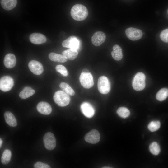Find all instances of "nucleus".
I'll use <instances>...</instances> for the list:
<instances>
[{"label":"nucleus","mask_w":168,"mask_h":168,"mask_svg":"<svg viewBox=\"0 0 168 168\" xmlns=\"http://www.w3.org/2000/svg\"><path fill=\"white\" fill-rule=\"evenodd\" d=\"M70 13L73 19L77 21H82L86 18L88 12L85 6L81 4H77L72 7Z\"/></svg>","instance_id":"nucleus-1"},{"label":"nucleus","mask_w":168,"mask_h":168,"mask_svg":"<svg viewBox=\"0 0 168 168\" xmlns=\"http://www.w3.org/2000/svg\"><path fill=\"white\" fill-rule=\"evenodd\" d=\"M53 99L54 102L60 107L67 105L70 101V98L69 95L61 90L57 91L55 93Z\"/></svg>","instance_id":"nucleus-2"},{"label":"nucleus","mask_w":168,"mask_h":168,"mask_svg":"<svg viewBox=\"0 0 168 168\" xmlns=\"http://www.w3.org/2000/svg\"><path fill=\"white\" fill-rule=\"evenodd\" d=\"M146 76L142 72L137 73L134 77L132 81V86L134 90L141 91L145 87Z\"/></svg>","instance_id":"nucleus-3"},{"label":"nucleus","mask_w":168,"mask_h":168,"mask_svg":"<svg viewBox=\"0 0 168 168\" xmlns=\"http://www.w3.org/2000/svg\"><path fill=\"white\" fill-rule=\"evenodd\" d=\"M97 86L99 91L102 94H107L110 91V82L108 78L105 76H102L99 78Z\"/></svg>","instance_id":"nucleus-4"},{"label":"nucleus","mask_w":168,"mask_h":168,"mask_svg":"<svg viewBox=\"0 0 168 168\" xmlns=\"http://www.w3.org/2000/svg\"><path fill=\"white\" fill-rule=\"evenodd\" d=\"M79 81L81 85L85 88H91L94 84L93 77L90 72H82L79 77Z\"/></svg>","instance_id":"nucleus-5"},{"label":"nucleus","mask_w":168,"mask_h":168,"mask_svg":"<svg viewBox=\"0 0 168 168\" xmlns=\"http://www.w3.org/2000/svg\"><path fill=\"white\" fill-rule=\"evenodd\" d=\"M81 43L76 37L72 36L63 40L62 44L63 47L78 50L80 48Z\"/></svg>","instance_id":"nucleus-6"},{"label":"nucleus","mask_w":168,"mask_h":168,"mask_svg":"<svg viewBox=\"0 0 168 168\" xmlns=\"http://www.w3.org/2000/svg\"><path fill=\"white\" fill-rule=\"evenodd\" d=\"M43 142L45 148L47 150H52L56 147V139L54 134L51 132H47L44 134Z\"/></svg>","instance_id":"nucleus-7"},{"label":"nucleus","mask_w":168,"mask_h":168,"mask_svg":"<svg viewBox=\"0 0 168 168\" xmlns=\"http://www.w3.org/2000/svg\"><path fill=\"white\" fill-rule=\"evenodd\" d=\"M14 84V81L10 76H6L0 79V89L3 91H8L12 88Z\"/></svg>","instance_id":"nucleus-8"},{"label":"nucleus","mask_w":168,"mask_h":168,"mask_svg":"<svg viewBox=\"0 0 168 168\" xmlns=\"http://www.w3.org/2000/svg\"><path fill=\"white\" fill-rule=\"evenodd\" d=\"M125 33L128 39L134 41L140 39L142 35V32L141 30L133 27L127 29Z\"/></svg>","instance_id":"nucleus-9"},{"label":"nucleus","mask_w":168,"mask_h":168,"mask_svg":"<svg viewBox=\"0 0 168 168\" xmlns=\"http://www.w3.org/2000/svg\"><path fill=\"white\" fill-rule=\"evenodd\" d=\"M84 139L85 141L89 143L96 144L100 140V134L97 130L93 129L86 134Z\"/></svg>","instance_id":"nucleus-10"},{"label":"nucleus","mask_w":168,"mask_h":168,"mask_svg":"<svg viewBox=\"0 0 168 168\" xmlns=\"http://www.w3.org/2000/svg\"><path fill=\"white\" fill-rule=\"evenodd\" d=\"M82 113L86 117L91 118L94 115L95 111L93 106L89 103L84 102L80 106Z\"/></svg>","instance_id":"nucleus-11"},{"label":"nucleus","mask_w":168,"mask_h":168,"mask_svg":"<svg viewBox=\"0 0 168 168\" xmlns=\"http://www.w3.org/2000/svg\"><path fill=\"white\" fill-rule=\"evenodd\" d=\"M28 67L31 72L36 75L41 74L44 71L42 65L40 62L35 60L30 61L29 63Z\"/></svg>","instance_id":"nucleus-12"},{"label":"nucleus","mask_w":168,"mask_h":168,"mask_svg":"<svg viewBox=\"0 0 168 168\" xmlns=\"http://www.w3.org/2000/svg\"><path fill=\"white\" fill-rule=\"evenodd\" d=\"M106 39L105 34L103 32H95L91 37V42L93 45L98 46L104 42Z\"/></svg>","instance_id":"nucleus-13"},{"label":"nucleus","mask_w":168,"mask_h":168,"mask_svg":"<svg viewBox=\"0 0 168 168\" xmlns=\"http://www.w3.org/2000/svg\"><path fill=\"white\" fill-rule=\"evenodd\" d=\"M36 108L39 113L44 115H49L52 111L50 105L48 103L44 101L40 102L37 105Z\"/></svg>","instance_id":"nucleus-14"},{"label":"nucleus","mask_w":168,"mask_h":168,"mask_svg":"<svg viewBox=\"0 0 168 168\" xmlns=\"http://www.w3.org/2000/svg\"><path fill=\"white\" fill-rule=\"evenodd\" d=\"M16 63L15 56L11 53L6 54L4 57L3 63L4 66L7 68H12L16 65Z\"/></svg>","instance_id":"nucleus-15"},{"label":"nucleus","mask_w":168,"mask_h":168,"mask_svg":"<svg viewBox=\"0 0 168 168\" xmlns=\"http://www.w3.org/2000/svg\"><path fill=\"white\" fill-rule=\"evenodd\" d=\"M29 39L31 43L37 44L44 43L46 41L45 36L40 33H34L31 34L30 36Z\"/></svg>","instance_id":"nucleus-16"},{"label":"nucleus","mask_w":168,"mask_h":168,"mask_svg":"<svg viewBox=\"0 0 168 168\" xmlns=\"http://www.w3.org/2000/svg\"><path fill=\"white\" fill-rule=\"evenodd\" d=\"M4 117L6 123L10 126L14 127L17 125L16 119L11 112L9 111L5 112Z\"/></svg>","instance_id":"nucleus-17"},{"label":"nucleus","mask_w":168,"mask_h":168,"mask_svg":"<svg viewBox=\"0 0 168 168\" xmlns=\"http://www.w3.org/2000/svg\"><path fill=\"white\" fill-rule=\"evenodd\" d=\"M113 58L115 60L119 61L123 58V54L121 48L118 45L116 44L113 47V51L111 52Z\"/></svg>","instance_id":"nucleus-18"},{"label":"nucleus","mask_w":168,"mask_h":168,"mask_svg":"<svg viewBox=\"0 0 168 168\" xmlns=\"http://www.w3.org/2000/svg\"><path fill=\"white\" fill-rule=\"evenodd\" d=\"M1 4L2 8L7 10L14 8L17 3V0H1Z\"/></svg>","instance_id":"nucleus-19"},{"label":"nucleus","mask_w":168,"mask_h":168,"mask_svg":"<svg viewBox=\"0 0 168 168\" xmlns=\"http://www.w3.org/2000/svg\"><path fill=\"white\" fill-rule=\"evenodd\" d=\"M35 93L34 90L30 87L26 86L20 92L19 96L22 99H26L32 96Z\"/></svg>","instance_id":"nucleus-20"},{"label":"nucleus","mask_w":168,"mask_h":168,"mask_svg":"<svg viewBox=\"0 0 168 168\" xmlns=\"http://www.w3.org/2000/svg\"><path fill=\"white\" fill-rule=\"evenodd\" d=\"M49 57L51 60L58 62L64 63L66 62L68 60L67 58L64 55L53 52L49 54Z\"/></svg>","instance_id":"nucleus-21"},{"label":"nucleus","mask_w":168,"mask_h":168,"mask_svg":"<svg viewBox=\"0 0 168 168\" xmlns=\"http://www.w3.org/2000/svg\"><path fill=\"white\" fill-rule=\"evenodd\" d=\"M62 54L69 60H73L76 58L78 54L77 50L70 49L63 51Z\"/></svg>","instance_id":"nucleus-22"},{"label":"nucleus","mask_w":168,"mask_h":168,"mask_svg":"<svg viewBox=\"0 0 168 168\" xmlns=\"http://www.w3.org/2000/svg\"><path fill=\"white\" fill-rule=\"evenodd\" d=\"M168 96V89L164 88L161 89L157 93L156 98L159 101L165 100Z\"/></svg>","instance_id":"nucleus-23"},{"label":"nucleus","mask_w":168,"mask_h":168,"mask_svg":"<svg viewBox=\"0 0 168 168\" xmlns=\"http://www.w3.org/2000/svg\"><path fill=\"white\" fill-rule=\"evenodd\" d=\"M12 156L11 151L8 149H6L3 152L1 158V161L2 164H7L10 161Z\"/></svg>","instance_id":"nucleus-24"},{"label":"nucleus","mask_w":168,"mask_h":168,"mask_svg":"<svg viewBox=\"0 0 168 168\" xmlns=\"http://www.w3.org/2000/svg\"><path fill=\"white\" fill-rule=\"evenodd\" d=\"M59 87L62 91L68 95L73 96L75 94L74 90L67 83L62 82L59 85Z\"/></svg>","instance_id":"nucleus-25"},{"label":"nucleus","mask_w":168,"mask_h":168,"mask_svg":"<svg viewBox=\"0 0 168 168\" xmlns=\"http://www.w3.org/2000/svg\"><path fill=\"white\" fill-rule=\"evenodd\" d=\"M117 113L121 117L125 118L128 117L130 114L129 110L125 107H120L117 110Z\"/></svg>","instance_id":"nucleus-26"},{"label":"nucleus","mask_w":168,"mask_h":168,"mask_svg":"<svg viewBox=\"0 0 168 168\" xmlns=\"http://www.w3.org/2000/svg\"><path fill=\"white\" fill-rule=\"evenodd\" d=\"M149 150L153 154L156 155H158L160 151V148L159 144L156 142H153L149 146Z\"/></svg>","instance_id":"nucleus-27"},{"label":"nucleus","mask_w":168,"mask_h":168,"mask_svg":"<svg viewBox=\"0 0 168 168\" xmlns=\"http://www.w3.org/2000/svg\"><path fill=\"white\" fill-rule=\"evenodd\" d=\"M161 123L159 121L151 122L148 125V129L151 132H154L158 129L160 127Z\"/></svg>","instance_id":"nucleus-28"},{"label":"nucleus","mask_w":168,"mask_h":168,"mask_svg":"<svg viewBox=\"0 0 168 168\" xmlns=\"http://www.w3.org/2000/svg\"><path fill=\"white\" fill-rule=\"evenodd\" d=\"M56 70L58 72L64 76H67L68 75V72L66 68L61 65H58L55 67Z\"/></svg>","instance_id":"nucleus-29"},{"label":"nucleus","mask_w":168,"mask_h":168,"mask_svg":"<svg viewBox=\"0 0 168 168\" xmlns=\"http://www.w3.org/2000/svg\"><path fill=\"white\" fill-rule=\"evenodd\" d=\"M160 37L161 40L166 43H168V29L163 30L160 33Z\"/></svg>","instance_id":"nucleus-30"},{"label":"nucleus","mask_w":168,"mask_h":168,"mask_svg":"<svg viewBox=\"0 0 168 168\" xmlns=\"http://www.w3.org/2000/svg\"><path fill=\"white\" fill-rule=\"evenodd\" d=\"M35 168H50V167L49 165L40 162L35 163L34 165Z\"/></svg>","instance_id":"nucleus-31"},{"label":"nucleus","mask_w":168,"mask_h":168,"mask_svg":"<svg viewBox=\"0 0 168 168\" xmlns=\"http://www.w3.org/2000/svg\"><path fill=\"white\" fill-rule=\"evenodd\" d=\"M82 72L87 73L89 72V70L87 68L83 69L82 71Z\"/></svg>","instance_id":"nucleus-32"},{"label":"nucleus","mask_w":168,"mask_h":168,"mask_svg":"<svg viewBox=\"0 0 168 168\" xmlns=\"http://www.w3.org/2000/svg\"><path fill=\"white\" fill-rule=\"evenodd\" d=\"M2 144V140L1 138L0 139V147H1Z\"/></svg>","instance_id":"nucleus-33"},{"label":"nucleus","mask_w":168,"mask_h":168,"mask_svg":"<svg viewBox=\"0 0 168 168\" xmlns=\"http://www.w3.org/2000/svg\"></svg>","instance_id":"nucleus-34"}]
</instances>
